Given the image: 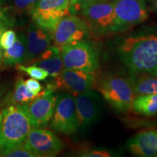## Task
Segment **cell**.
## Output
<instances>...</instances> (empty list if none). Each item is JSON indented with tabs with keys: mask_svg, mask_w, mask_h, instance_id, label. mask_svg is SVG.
I'll return each mask as SVG.
<instances>
[{
	"mask_svg": "<svg viewBox=\"0 0 157 157\" xmlns=\"http://www.w3.org/2000/svg\"><path fill=\"white\" fill-rule=\"evenodd\" d=\"M132 109L145 117L157 115V94L136 95L132 102Z\"/></svg>",
	"mask_w": 157,
	"mask_h": 157,
	"instance_id": "obj_19",
	"label": "cell"
},
{
	"mask_svg": "<svg viewBox=\"0 0 157 157\" xmlns=\"http://www.w3.org/2000/svg\"><path fill=\"white\" fill-rule=\"evenodd\" d=\"M9 93L10 92L6 85L0 84V108L7 104V96H8Z\"/></svg>",
	"mask_w": 157,
	"mask_h": 157,
	"instance_id": "obj_29",
	"label": "cell"
},
{
	"mask_svg": "<svg viewBox=\"0 0 157 157\" xmlns=\"http://www.w3.org/2000/svg\"><path fill=\"white\" fill-rule=\"evenodd\" d=\"M27 52L25 61L31 62L51 46L52 33L35 24L27 30Z\"/></svg>",
	"mask_w": 157,
	"mask_h": 157,
	"instance_id": "obj_14",
	"label": "cell"
},
{
	"mask_svg": "<svg viewBox=\"0 0 157 157\" xmlns=\"http://www.w3.org/2000/svg\"><path fill=\"white\" fill-rule=\"evenodd\" d=\"M23 145L35 157H53L63 148V143L52 131L33 127Z\"/></svg>",
	"mask_w": 157,
	"mask_h": 157,
	"instance_id": "obj_10",
	"label": "cell"
},
{
	"mask_svg": "<svg viewBox=\"0 0 157 157\" xmlns=\"http://www.w3.org/2000/svg\"><path fill=\"white\" fill-rule=\"evenodd\" d=\"M151 2L153 8L157 13V0H151Z\"/></svg>",
	"mask_w": 157,
	"mask_h": 157,
	"instance_id": "obj_31",
	"label": "cell"
},
{
	"mask_svg": "<svg viewBox=\"0 0 157 157\" xmlns=\"http://www.w3.org/2000/svg\"><path fill=\"white\" fill-rule=\"evenodd\" d=\"M127 148L137 156H157V129H146L137 133L128 140Z\"/></svg>",
	"mask_w": 157,
	"mask_h": 157,
	"instance_id": "obj_15",
	"label": "cell"
},
{
	"mask_svg": "<svg viewBox=\"0 0 157 157\" xmlns=\"http://www.w3.org/2000/svg\"><path fill=\"white\" fill-rule=\"evenodd\" d=\"M56 78L55 83L49 84L52 90L60 89L75 96L93 89L95 76L84 71L63 68Z\"/></svg>",
	"mask_w": 157,
	"mask_h": 157,
	"instance_id": "obj_11",
	"label": "cell"
},
{
	"mask_svg": "<svg viewBox=\"0 0 157 157\" xmlns=\"http://www.w3.org/2000/svg\"><path fill=\"white\" fill-rule=\"evenodd\" d=\"M25 84L27 86V87L29 88V90H30L31 93H33L34 95H39V93L42 92V87L41 85V84L37 81L35 78H29V79L25 80Z\"/></svg>",
	"mask_w": 157,
	"mask_h": 157,
	"instance_id": "obj_25",
	"label": "cell"
},
{
	"mask_svg": "<svg viewBox=\"0 0 157 157\" xmlns=\"http://www.w3.org/2000/svg\"><path fill=\"white\" fill-rule=\"evenodd\" d=\"M32 128L27 104H12L4 109L0 122V147L2 151L23 144Z\"/></svg>",
	"mask_w": 157,
	"mask_h": 157,
	"instance_id": "obj_2",
	"label": "cell"
},
{
	"mask_svg": "<svg viewBox=\"0 0 157 157\" xmlns=\"http://www.w3.org/2000/svg\"><path fill=\"white\" fill-rule=\"evenodd\" d=\"M37 95H34L29 90L22 78H19L15 82L13 90L10 92L8 94L7 104L9 105L28 104Z\"/></svg>",
	"mask_w": 157,
	"mask_h": 157,
	"instance_id": "obj_20",
	"label": "cell"
},
{
	"mask_svg": "<svg viewBox=\"0 0 157 157\" xmlns=\"http://www.w3.org/2000/svg\"><path fill=\"white\" fill-rule=\"evenodd\" d=\"M0 22H3L10 27L13 25V20L10 16L8 8L2 7L0 5Z\"/></svg>",
	"mask_w": 157,
	"mask_h": 157,
	"instance_id": "obj_27",
	"label": "cell"
},
{
	"mask_svg": "<svg viewBox=\"0 0 157 157\" xmlns=\"http://www.w3.org/2000/svg\"><path fill=\"white\" fill-rule=\"evenodd\" d=\"M0 156H3V153H2V150L1 147H0Z\"/></svg>",
	"mask_w": 157,
	"mask_h": 157,
	"instance_id": "obj_35",
	"label": "cell"
},
{
	"mask_svg": "<svg viewBox=\"0 0 157 157\" xmlns=\"http://www.w3.org/2000/svg\"><path fill=\"white\" fill-rule=\"evenodd\" d=\"M2 153L3 156L6 157H35L32 153H31L25 148L23 143L6 149L3 151Z\"/></svg>",
	"mask_w": 157,
	"mask_h": 157,
	"instance_id": "obj_23",
	"label": "cell"
},
{
	"mask_svg": "<svg viewBox=\"0 0 157 157\" xmlns=\"http://www.w3.org/2000/svg\"><path fill=\"white\" fill-rule=\"evenodd\" d=\"M52 93V90L47 87L27 104L33 127H44L51 120L57 101V96Z\"/></svg>",
	"mask_w": 157,
	"mask_h": 157,
	"instance_id": "obj_12",
	"label": "cell"
},
{
	"mask_svg": "<svg viewBox=\"0 0 157 157\" xmlns=\"http://www.w3.org/2000/svg\"><path fill=\"white\" fill-rule=\"evenodd\" d=\"M63 67L95 73L99 66L98 51L87 41L78 42L60 48Z\"/></svg>",
	"mask_w": 157,
	"mask_h": 157,
	"instance_id": "obj_5",
	"label": "cell"
},
{
	"mask_svg": "<svg viewBox=\"0 0 157 157\" xmlns=\"http://www.w3.org/2000/svg\"><path fill=\"white\" fill-rule=\"evenodd\" d=\"M91 30L86 21L74 14L63 17L57 23L52 32L54 45L59 48L82 41H87L91 36Z\"/></svg>",
	"mask_w": 157,
	"mask_h": 157,
	"instance_id": "obj_6",
	"label": "cell"
},
{
	"mask_svg": "<svg viewBox=\"0 0 157 157\" xmlns=\"http://www.w3.org/2000/svg\"><path fill=\"white\" fill-rule=\"evenodd\" d=\"M3 113H4V109L1 110V111H0V122H1L2 119V117H3Z\"/></svg>",
	"mask_w": 157,
	"mask_h": 157,
	"instance_id": "obj_33",
	"label": "cell"
},
{
	"mask_svg": "<svg viewBox=\"0 0 157 157\" xmlns=\"http://www.w3.org/2000/svg\"><path fill=\"white\" fill-rule=\"evenodd\" d=\"M75 2H76V0H71V1H70V5H73V4Z\"/></svg>",
	"mask_w": 157,
	"mask_h": 157,
	"instance_id": "obj_34",
	"label": "cell"
},
{
	"mask_svg": "<svg viewBox=\"0 0 157 157\" xmlns=\"http://www.w3.org/2000/svg\"><path fill=\"white\" fill-rule=\"evenodd\" d=\"M78 11L94 34L101 36L119 32L112 0L83 5Z\"/></svg>",
	"mask_w": 157,
	"mask_h": 157,
	"instance_id": "obj_4",
	"label": "cell"
},
{
	"mask_svg": "<svg viewBox=\"0 0 157 157\" xmlns=\"http://www.w3.org/2000/svg\"><path fill=\"white\" fill-rule=\"evenodd\" d=\"M2 48L1 47H0V65L2 64V54H3V52H2Z\"/></svg>",
	"mask_w": 157,
	"mask_h": 157,
	"instance_id": "obj_32",
	"label": "cell"
},
{
	"mask_svg": "<svg viewBox=\"0 0 157 157\" xmlns=\"http://www.w3.org/2000/svg\"><path fill=\"white\" fill-rule=\"evenodd\" d=\"M16 38V34L14 31L7 29L0 36V47L3 50H7L13 46Z\"/></svg>",
	"mask_w": 157,
	"mask_h": 157,
	"instance_id": "obj_24",
	"label": "cell"
},
{
	"mask_svg": "<svg viewBox=\"0 0 157 157\" xmlns=\"http://www.w3.org/2000/svg\"><path fill=\"white\" fill-rule=\"evenodd\" d=\"M9 25H7L6 23H3V22H0V36H1L2 34L5 31V30H7V28H9Z\"/></svg>",
	"mask_w": 157,
	"mask_h": 157,
	"instance_id": "obj_30",
	"label": "cell"
},
{
	"mask_svg": "<svg viewBox=\"0 0 157 157\" xmlns=\"http://www.w3.org/2000/svg\"><path fill=\"white\" fill-rule=\"evenodd\" d=\"M31 62L33 65L46 71L49 76L52 77H57L63 69L60 49L56 45L49 47L38 58Z\"/></svg>",
	"mask_w": 157,
	"mask_h": 157,
	"instance_id": "obj_16",
	"label": "cell"
},
{
	"mask_svg": "<svg viewBox=\"0 0 157 157\" xmlns=\"http://www.w3.org/2000/svg\"><path fill=\"white\" fill-rule=\"evenodd\" d=\"M50 121V127L55 132L66 135L77 132L79 125L74 95L65 93L57 97L54 112Z\"/></svg>",
	"mask_w": 157,
	"mask_h": 157,
	"instance_id": "obj_7",
	"label": "cell"
},
{
	"mask_svg": "<svg viewBox=\"0 0 157 157\" xmlns=\"http://www.w3.org/2000/svg\"><path fill=\"white\" fill-rule=\"evenodd\" d=\"M93 87L118 112H127L132 109L135 95L129 78L103 74L95 76Z\"/></svg>",
	"mask_w": 157,
	"mask_h": 157,
	"instance_id": "obj_3",
	"label": "cell"
},
{
	"mask_svg": "<svg viewBox=\"0 0 157 157\" xmlns=\"http://www.w3.org/2000/svg\"><path fill=\"white\" fill-rule=\"evenodd\" d=\"M39 0H13V10L17 14L31 15Z\"/></svg>",
	"mask_w": 157,
	"mask_h": 157,
	"instance_id": "obj_22",
	"label": "cell"
},
{
	"mask_svg": "<svg viewBox=\"0 0 157 157\" xmlns=\"http://www.w3.org/2000/svg\"><path fill=\"white\" fill-rule=\"evenodd\" d=\"M79 127H87L97 120L101 113V99L93 91L84 92L75 97Z\"/></svg>",
	"mask_w": 157,
	"mask_h": 157,
	"instance_id": "obj_13",
	"label": "cell"
},
{
	"mask_svg": "<svg viewBox=\"0 0 157 157\" xmlns=\"http://www.w3.org/2000/svg\"><path fill=\"white\" fill-rule=\"evenodd\" d=\"M71 0H39L31 12L34 23L53 32L58 21L70 13Z\"/></svg>",
	"mask_w": 157,
	"mask_h": 157,
	"instance_id": "obj_8",
	"label": "cell"
},
{
	"mask_svg": "<svg viewBox=\"0 0 157 157\" xmlns=\"http://www.w3.org/2000/svg\"><path fill=\"white\" fill-rule=\"evenodd\" d=\"M16 68L28 74L31 78H35L36 80H44L49 76L46 71L35 65H31V66L17 65Z\"/></svg>",
	"mask_w": 157,
	"mask_h": 157,
	"instance_id": "obj_21",
	"label": "cell"
},
{
	"mask_svg": "<svg viewBox=\"0 0 157 157\" xmlns=\"http://www.w3.org/2000/svg\"><path fill=\"white\" fill-rule=\"evenodd\" d=\"M112 3L119 32L140 24L149 16L145 0H112Z\"/></svg>",
	"mask_w": 157,
	"mask_h": 157,
	"instance_id": "obj_9",
	"label": "cell"
},
{
	"mask_svg": "<svg viewBox=\"0 0 157 157\" xmlns=\"http://www.w3.org/2000/svg\"><path fill=\"white\" fill-rule=\"evenodd\" d=\"M27 52L26 34H21L10 48L5 50L2 54V61L6 66H13L25 61Z\"/></svg>",
	"mask_w": 157,
	"mask_h": 157,
	"instance_id": "obj_17",
	"label": "cell"
},
{
	"mask_svg": "<svg viewBox=\"0 0 157 157\" xmlns=\"http://www.w3.org/2000/svg\"><path fill=\"white\" fill-rule=\"evenodd\" d=\"M5 0H0V5H3V4L5 3Z\"/></svg>",
	"mask_w": 157,
	"mask_h": 157,
	"instance_id": "obj_36",
	"label": "cell"
},
{
	"mask_svg": "<svg viewBox=\"0 0 157 157\" xmlns=\"http://www.w3.org/2000/svg\"><path fill=\"white\" fill-rule=\"evenodd\" d=\"M129 78L135 96L157 94V76L132 74Z\"/></svg>",
	"mask_w": 157,
	"mask_h": 157,
	"instance_id": "obj_18",
	"label": "cell"
},
{
	"mask_svg": "<svg viewBox=\"0 0 157 157\" xmlns=\"http://www.w3.org/2000/svg\"><path fill=\"white\" fill-rule=\"evenodd\" d=\"M109 1V0H76V2L73 5H70L69 7V11L71 13H76V12L78 11L80 7L82 6L88 5V4L91 3H95V2H105Z\"/></svg>",
	"mask_w": 157,
	"mask_h": 157,
	"instance_id": "obj_26",
	"label": "cell"
},
{
	"mask_svg": "<svg viewBox=\"0 0 157 157\" xmlns=\"http://www.w3.org/2000/svg\"><path fill=\"white\" fill-rule=\"evenodd\" d=\"M118 54L132 74L157 76V36L139 34L124 39L118 46Z\"/></svg>",
	"mask_w": 157,
	"mask_h": 157,
	"instance_id": "obj_1",
	"label": "cell"
},
{
	"mask_svg": "<svg viewBox=\"0 0 157 157\" xmlns=\"http://www.w3.org/2000/svg\"><path fill=\"white\" fill-rule=\"evenodd\" d=\"M79 156L84 157H109L111 156V154L106 151L104 150H93L90 151L83 153Z\"/></svg>",
	"mask_w": 157,
	"mask_h": 157,
	"instance_id": "obj_28",
	"label": "cell"
}]
</instances>
